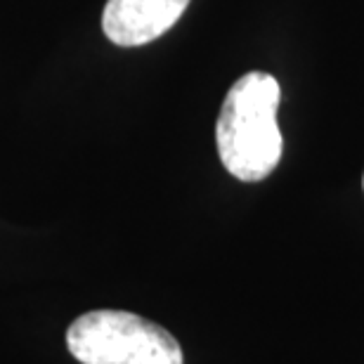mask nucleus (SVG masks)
<instances>
[{
	"label": "nucleus",
	"mask_w": 364,
	"mask_h": 364,
	"mask_svg": "<svg viewBox=\"0 0 364 364\" xmlns=\"http://www.w3.org/2000/svg\"><path fill=\"white\" fill-rule=\"evenodd\" d=\"M279 100V83L265 71L244 74L225 97L215 123V142L223 166L237 180L260 182L282 161Z\"/></svg>",
	"instance_id": "f257e3e1"
},
{
	"label": "nucleus",
	"mask_w": 364,
	"mask_h": 364,
	"mask_svg": "<svg viewBox=\"0 0 364 364\" xmlns=\"http://www.w3.org/2000/svg\"><path fill=\"white\" fill-rule=\"evenodd\" d=\"M67 348L81 364H182V348L164 326L126 310H92L74 319Z\"/></svg>",
	"instance_id": "f03ea898"
},
{
	"label": "nucleus",
	"mask_w": 364,
	"mask_h": 364,
	"mask_svg": "<svg viewBox=\"0 0 364 364\" xmlns=\"http://www.w3.org/2000/svg\"><path fill=\"white\" fill-rule=\"evenodd\" d=\"M189 0H107L105 36L119 48H140L161 38L187 10Z\"/></svg>",
	"instance_id": "7ed1b4c3"
}]
</instances>
